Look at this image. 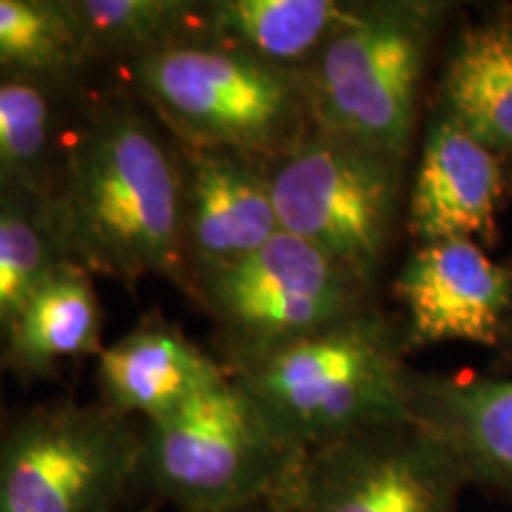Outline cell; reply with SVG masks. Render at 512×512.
I'll return each mask as SVG.
<instances>
[{
    "label": "cell",
    "instance_id": "6da1fadb",
    "mask_svg": "<svg viewBox=\"0 0 512 512\" xmlns=\"http://www.w3.org/2000/svg\"><path fill=\"white\" fill-rule=\"evenodd\" d=\"M48 204L86 271L124 287L164 278L185 292L181 150L124 83L93 93Z\"/></svg>",
    "mask_w": 512,
    "mask_h": 512
},
{
    "label": "cell",
    "instance_id": "7a4b0ae2",
    "mask_svg": "<svg viewBox=\"0 0 512 512\" xmlns=\"http://www.w3.org/2000/svg\"><path fill=\"white\" fill-rule=\"evenodd\" d=\"M401 323L373 309L233 375L273 432L306 458L356 434L413 420Z\"/></svg>",
    "mask_w": 512,
    "mask_h": 512
},
{
    "label": "cell",
    "instance_id": "3957f363",
    "mask_svg": "<svg viewBox=\"0 0 512 512\" xmlns=\"http://www.w3.org/2000/svg\"><path fill=\"white\" fill-rule=\"evenodd\" d=\"M119 72L181 143L273 162L316 128L306 72L273 67L207 38L174 43Z\"/></svg>",
    "mask_w": 512,
    "mask_h": 512
},
{
    "label": "cell",
    "instance_id": "277c9868",
    "mask_svg": "<svg viewBox=\"0 0 512 512\" xmlns=\"http://www.w3.org/2000/svg\"><path fill=\"white\" fill-rule=\"evenodd\" d=\"M302 463L233 375L176 413L140 425L138 491L171 512L292 501Z\"/></svg>",
    "mask_w": 512,
    "mask_h": 512
},
{
    "label": "cell",
    "instance_id": "5b68a950",
    "mask_svg": "<svg viewBox=\"0 0 512 512\" xmlns=\"http://www.w3.org/2000/svg\"><path fill=\"white\" fill-rule=\"evenodd\" d=\"M444 15L430 0H358L306 69L316 128L408 159Z\"/></svg>",
    "mask_w": 512,
    "mask_h": 512
},
{
    "label": "cell",
    "instance_id": "8992f818",
    "mask_svg": "<svg viewBox=\"0 0 512 512\" xmlns=\"http://www.w3.org/2000/svg\"><path fill=\"white\" fill-rule=\"evenodd\" d=\"M373 287L318 247L280 230L240 264L192 280L185 292L211 320L230 375L373 309Z\"/></svg>",
    "mask_w": 512,
    "mask_h": 512
},
{
    "label": "cell",
    "instance_id": "52a82bcc",
    "mask_svg": "<svg viewBox=\"0 0 512 512\" xmlns=\"http://www.w3.org/2000/svg\"><path fill=\"white\" fill-rule=\"evenodd\" d=\"M140 422L50 401L0 427V512H126L138 491Z\"/></svg>",
    "mask_w": 512,
    "mask_h": 512
},
{
    "label": "cell",
    "instance_id": "ba28073f",
    "mask_svg": "<svg viewBox=\"0 0 512 512\" xmlns=\"http://www.w3.org/2000/svg\"><path fill=\"white\" fill-rule=\"evenodd\" d=\"M403 164L392 152L313 128L268 162L280 230L375 285L399 219Z\"/></svg>",
    "mask_w": 512,
    "mask_h": 512
},
{
    "label": "cell",
    "instance_id": "9c48e42d",
    "mask_svg": "<svg viewBox=\"0 0 512 512\" xmlns=\"http://www.w3.org/2000/svg\"><path fill=\"white\" fill-rule=\"evenodd\" d=\"M465 486L451 448L403 420L309 453L290 512H458Z\"/></svg>",
    "mask_w": 512,
    "mask_h": 512
},
{
    "label": "cell",
    "instance_id": "30bf717a",
    "mask_svg": "<svg viewBox=\"0 0 512 512\" xmlns=\"http://www.w3.org/2000/svg\"><path fill=\"white\" fill-rule=\"evenodd\" d=\"M406 351L444 342L503 347L512 318V268L472 240L420 242L396 278Z\"/></svg>",
    "mask_w": 512,
    "mask_h": 512
},
{
    "label": "cell",
    "instance_id": "8fae6325",
    "mask_svg": "<svg viewBox=\"0 0 512 512\" xmlns=\"http://www.w3.org/2000/svg\"><path fill=\"white\" fill-rule=\"evenodd\" d=\"M183 162V247L188 287L245 261L280 233L268 162L228 147L176 140Z\"/></svg>",
    "mask_w": 512,
    "mask_h": 512
},
{
    "label": "cell",
    "instance_id": "7c38bea8",
    "mask_svg": "<svg viewBox=\"0 0 512 512\" xmlns=\"http://www.w3.org/2000/svg\"><path fill=\"white\" fill-rule=\"evenodd\" d=\"M503 192V159L439 112L427 126L408 195V230L418 245L437 240L491 245Z\"/></svg>",
    "mask_w": 512,
    "mask_h": 512
},
{
    "label": "cell",
    "instance_id": "4fadbf2b",
    "mask_svg": "<svg viewBox=\"0 0 512 512\" xmlns=\"http://www.w3.org/2000/svg\"><path fill=\"white\" fill-rule=\"evenodd\" d=\"M86 79H0V195L50 200L93 100Z\"/></svg>",
    "mask_w": 512,
    "mask_h": 512
},
{
    "label": "cell",
    "instance_id": "5bb4252c",
    "mask_svg": "<svg viewBox=\"0 0 512 512\" xmlns=\"http://www.w3.org/2000/svg\"><path fill=\"white\" fill-rule=\"evenodd\" d=\"M228 377L223 363L162 318H147L102 347L95 366L98 401L140 425L176 413Z\"/></svg>",
    "mask_w": 512,
    "mask_h": 512
},
{
    "label": "cell",
    "instance_id": "9a60e30c",
    "mask_svg": "<svg viewBox=\"0 0 512 512\" xmlns=\"http://www.w3.org/2000/svg\"><path fill=\"white\" fill-rule=\"evenodd\" d=\"M411 389L413 420L451 448L467 484L512 501V377L413 373Z\"/></svg>",
    "mask_w": 512,
    "mask_h": 512
},
{
    "label": "cell",
    "instance_id": "2e32d148",
    "mask_svg": "<svg viewBox=\"0 0 512 512\" xmlns=\"http://www.w3.org/2000/svg\"><path fill=\"white\" fill-rule=\"evenodd\" d=\"M102 351V306L93 273L64 261L34 287L19 309L5 349L3 373L46 380L62 363Z\"/></svg>",
    "mask_w": 512,
    "mask_h": 512
},
{
    "label": "cell",
    "instance_id": "e0dca14e",
    "mask_svg": "<svg viewBox=\"0 0 512 512\" xmlns=\"http://www.w3.org/2000/svg\"><path fill=\"white\" fill-rule=\"evenodd\" d=\"M354 5L356 0H200L192 38L306 72Z\"/></svg>",
    "mask_w": 512,
    "mask_h": 512
},
{
    "label": "cell",
    "instance_id": "ac0fdd59",
    "mask_svg": "<svg viewBox=\"0 0 512 512\" xmlns=\"http://www.w3.org/2000/svg\"><path fill=\"white\" fill-rule=\"evenodd\" d=\"M441 114L501 159H512V15L460 31L441 79Z\"/></svg>",
    "mask_w": 512,
    "mask_h": 512
},
{
    "label": "cell",
    "instance_id": "d6986e66",
    "mask_svg": "<svg viewBox=\"0 0 512 512\" xmlns=\"http://www.w3.org/2000/svg\"><path fill=\"white\" fill-rule=\"evenodd\" d=\"M200 0H69L93 67H124L195 36Z\"/></svg>",
    "mask_w": 512,
    "mask_h": 512
},
{
    "label": "cell",
    "instance_id": "ffe728a7",
    "mask_svg": "<svg viewBox=\"0 0 512 512\" xmlns=\"http://www.w3.org/2000/svg\"><path fill=\"white\" fill-rule=\"evenodd\" d=\"M69 0H0V79L93 72Z\"/></svg>",
    "mask_w": 512,
    "mask_h": 512
},
{
    "label": "cell",
    "instance_id": "44dd1931",
    "mask_svg": "<svg viewBox=\"0 0 512 512\" xmlns=\"http://www.w3.org/2000/svg\"><path fill=\"white\" fill-rule=\"evenodd\" d=\"M64 261L74 259L60 238L48 200L0 195V373L19 309Z\"/></svg>",
    "mask_w": 512,
    "mask_h": 512
},
{
    "label": "cell",
    "instance_id": "7402d4cb",
    "mask_svg": "<svg viewBox=\"0 0 512 512\" xmlns=\"http://www.w3.org/2000/svg\"><path fill=\"white\" fill-rule=\"evenodd\" d=\"M226 512H290V501H280V498H273V501H261L254 505H245V508H235Z\"/></svg>",
    "mask_w": 512,
    "mask_h": 512
},
{
    "label": "cell",
    "instance_id": "603a6c76",
    "mask_svg": "<svg viewBox=\"0 0 512 512\" xmlns=\"http://www.w3.org/2000/svg\"><path fill=\"white\" fill-rule=\"evenodd\" d=\"M126 512H162V508H159L157 503L147 501V503H140V505H136V508H128Z\"/></svg>",
    "mask_w": 512,
    "mask_h": 512
},
{
    "label": "cell",
    "instance_id": "cb8c5ba5",
    "mask_svg": "<svg viewBox=\"0 0 512 512\" xmlns=\"http://www.w3.org/2000/svg\"><path fill=\"white\" fill-rule=\"evenodd\" d=\"M505 349H508V354L512 358V318H510V325H508V332H505V339H503Z\"/></svg>",
    "mask_w": 512,
    "mask_h": 512
},
{
    "label": "cell",
    "instance_id": "d4e9b609",
    "mask_svg": "<svg viewBox=\"0 0 512 512\" xmlns=\"http://www.w3.org/2000/svg\"><path fill=\"white\" fill-rule=\"evenodd\" d=\"M510 162H512V159H510Z\"/></svg>",
    "mask_w": 512,
    "mask_h": 512
}]
</instances>
